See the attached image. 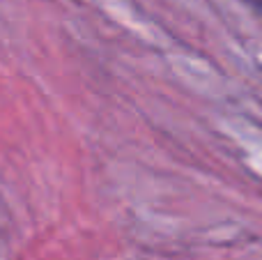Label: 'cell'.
<instances>
[{"label":"cell","mask_w":262,"mask_h":260,"mask_svg":"<svg viewBox=\"0 0 262 260\" xmlns=\"http://www.w3.org/2000/svg\"><path fill=\"white\" fill-rule=\"evenodd\" d=\"M246 3H249V5H253V7L258 9L260 14H262V0H246Z\"/></svg>","instance_id":"6da1fadb"}]
</instances>
